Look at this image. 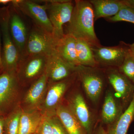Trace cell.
I'll list each match as a JSON object with an SVG mask.
<instances>
[{
  "label": "cell",
  "mask_w": 134,
  "mask_h": 134,
  "mask_svg": "<svg viewBox=\"0 0 134 134\" xmlns=\"http://www.w3.org/2000/svg\"><path fill=\"white\" fill-rule=\"evenodd\" d=\"M33 134H37V133H34Z\"/></svg>",
  "instance_id": "34"
},
{
  "label": "cell",
  "mask_w": 134,
  "mask_h": 134,
  "mask_svg": "<svg viewBox=\"0 0 134 134\" xmlns=\"http://www.w3.org/2000/svg\"><path fill=\"white\" fill-rule=\"evenodd\" d=\"M58 41L52 34L34 24L29 32L26 47L22 56L41 55L49 57L56 53Z\"/></svg>",
  "instance_id": "3"
},
{
  "label": "cell",
  "mask_w": 134,
  "mask_h": 134,
  "mask_svg": "<svg viewBox=\"0 0 134 134\" xmlns=\"http://www.w3.org/2000/svg\"><path fill=\"white\" fill-rule=\"evenodd\" d=\"M9 5L0 8L3 71L16 72L21 56L14 44L9 30Z\"/></svg>",
  "instance_id": "2"
},
{
  "label": "cell",
  "mask_w": 134,
  "mask_h": 134,
  "mask_svg": "<svg viewBox=\"0 0 134 134\" xmlns=\"http://www.w3.org/2000/svg\"><path fill=\"white\" fill-rule=\"evenodd\" d=\"M48 57L41 55L21 56L16 70L19 83L34 82L37 80L45 72Z\"/></svg>",
  "instance_id": "7"
},
{
  "label": "cell",
  "mask_w": 134,
  "mask_h": 134,
  "mask_svg": "<svg viewBox=\"0 0 134 134\" xmlns=\"http://www.w3.org/2000/svg\"><path fill=\"white\" fill-rule=\"evenodd\" d=\"M123 108L120 101L117 100L111 92H108L106 94L102 108L103 122L107 124H112L122 114Z\"/></svg>",
  "instance_id": "19"
},
{
  "label": "cell",
  "mask_w": 134,
  "mask_h": 134,
  "mask_svg": "<svg viewBox=\"0 0 134 134\" xmlns=\"http://www.w3.org/2000/svg\"><path fill=\"white\" fill-rule=\"evenodd\" d=\"M72 17L66 26V33L85 41L92 48L101 45L94 30L93 7L89 1L75 0Z\"/></svg>",
  "instance_id": "1"
},
{
  "label": "cell",
  "mask_w": 134,
  "mask_h": 134,
  "mask_svg": "<svg viewBox=\"0 0 134 134\" xmlns=\"http://www.w3.org/2000/svg\"><path fill=\"white\" fill-rule=\"evenodd\" d=\"M55 115L69 134H87L68 106L60 105L55 111Z\"/></svg>",
  "instance_id": "18"
},
{
  "label": "cell",
  "mask_w": 134,
  "mask_h": 134,
  "mask_svg": "<svg viewBox=\"0 0 134 134\" xmlns=\"http://www.w3.org/2000/svg\"><path fill=\"white\" fill-rule=\"evenodd\" d=\"M130 48V44L123 41L115 46L105 47L101 45L98 47H91L98 67H105L107 69L120 67Z\"/></svg>",
  "instance_id": "8"
},
{
  "label": "cell",
  "mask_w": 134,
  "mask_h": 134,
  "mask_svg": "<svg viewBox=\"0 0 134 134\" xmlns=\"http://www.w3.org/2000/svg\"><path fill=\"white\" fill-rule=\"evenodd\" d=\"M105 74L107 80L117 93L122 106L127 108L134 96V84L117 68L107 69Z\"/></svg>",
  "instance_id": "10"
},
{
  "label": "cell",
  "mask_w": 134,
  "mask_h": 134,
  "mask_svg": "<svg viewBox=\"0 0 134 134\" xmlns=\"http://www.w3.org/2000/svg\"><path fill=\"white\" fill-rule=\"evenodd\" d=\"M43 2L47 5L48 17L53 29V35L59 40L65 36L63 26L71 19L74 3L69 0L45 1Z\"/></svg>",
  "instance_id": "5"
},
{
  "label": "cell",
  "mask_w": 134,
  "mask_h": 134,
  "mask_svg": "<svg viewBox=\"0 0 134 134\" xmlns=\"http://www.w3.org/2000/svg\"><path fill=\"white\" fill-rule=\"evenodd\" d=\"M118 69L134 84V53L131 47Z\"/></svg>",
  "instance_id": "24"
},
{
  "label": "cell",
  "mask_w": 134,
  "mask_h": 134,
  "mask_svg": "<svg viewBox=\"0 0 134 134\" xmlns=\"http://www.w3.org/2000/svg\"><path fill=\"white\" fill-rule=\"evenodd\" d=\"M5 116L0 113V134H4Z\"/></svg>",
  "instance_id": "28"
},
{
  "label": "cell",
  "mask_w": 134,
  "mask_h": 134,
  "mask_svg": "<svg viewBox=\"0 0 134 134\" xmlns=\"http://www.w3.org/2000/svg\"><path fill=\"white\" fill-rule=\"evenodd\" d=\"M76 47L79 65L92 68L98 67L91 47L88 43L81 40L76 39Z\"/></svg>",
  "instance_id": "22"
},
{
  "label": "cell",
  "mask_w": 134,
  "mask_h": 134,
  "mask_svg": "<svg viewBox=\"0 0 134 134\" xmlns=\"http://www.w3.org/2000/svg\"><path fill=\"white\" fill-rule=\"evenodd\" d=\"M36 133L37 134H52V129L49 116L44 115Z\"/></svg>",
  "instance_id": "27"
},
{
  "label": "cell",
  "mask_w": 134,
  "mask_h": 134,
  "mask_svg": "<svg viewBox=\"0 0 134 134\" xmlns=\"http://www.w3.org/2000/svg\"><path fill=\"white\" fill-rule=\"evenodd\" d=\"M44 114L40 110L23 109L19 122L18 134H33L43 119Z\"/></svg>",
  "instance_id": "20"
},
{
  "label": "cell",
  "mask_w": 134,
  "mask_h": 134,
  "mask_svg": "<svg viewBox=\"0 0 134 134\" xmlns=\"http://www.w3.org/2000/svg\"><path fill=\"white\" fill-rule=\"evenodd\" d=\"M68 107L87 134H93V122L91 113L81 94L77 93L70 99Z\"/></svg>",
  "instance_id": "15"
},
{
  "label": "cell",
  "mask_w": 134,
  "mask_h": 134,
  "mask_svg": "<svg viewBox=\"0 0 134 134\" xmlns=\"http://www.w3.org/2000/svg\"><path fill=\"white\" fill-rule=\"evenodd\" d=\"M12 0H0V4L3 5H9Z\"/></svg>",
  "instance_id": "32"
},
{
  "label": "cell",
  "mask_w": 134,
  "mask_h": 134,
  "mask_svg": "<svg viewBox=\"0 0 134 134\" xmlns=\"http://www.w3.org/2000/svg\"><path fill=\"white\" fill-rule=\"evenodd\" d=\"M134 120V96L125 111L115 122L110 125L107 134H127L130 126Z\"/></svg>",
  "instance_id": "21"
},
{
  "label": "cell",
  "mask_w": 134,
  "mask_h": 134,
  "mask_svg": "<svg viewBox=\"0 0 134 134\" xmlns=\"http://www.w3.org/2000/svg\"><path fill=\"white\" fill-rule=\"evenodd\" d=\"M11 3L9 5L10 31L14 44L21 57L24 53L29 32L19 14L20 12Z\"/></svg>",
  "instance_id": "12"
},
{
  "label": "cell",
  "mask_w": 134,
  "mask_h": 134,
  "mask_svg": "<svg viewBox=\"0 0 134 134\" xmlns=\"http://www.w3.org/2000/svg\"><path fill=\"white\" fill-rule=\"evenodd\" d=\"M76 70L86 95L92 101L97 102L104 84L103 72L98 67L92 68L81 65L77 66Z\"/></svg>",
  "instance_id": "6"
},
{
  "label": "cell",
  "mask_w": 134,
  "mask_h": 134,
  "mask_svg": "<svg viewBox=\"0 0 134 134\" xmlns=\"http://www.w3.org/2000/svg\"><path fill=\"white\" fill-rule=\"evenodd\" d=\"M130 47H131V49H132L134 53V43L132 44H130Z\"/></svg>",
  "instance_id": "33"
},
{
  "label": "cell",
  "mask_w": 134,
  "mask_h": 134,
  "mask_svg": "<svg viewBox=\"0 0 134 134\" xmlns=\"http://www.w3.org/2000/svg\"><path fill=\"white\" fill-rule=\"evenodd\" d=\"M105 19L108 21L113 23L124 21L134 24V9L125 5L117 14Z\"/></svg>",
  "instance_id": "25"
},
{
  "label": "cell",
  "mask_w": 134,
  "mask_h": 134,
  "mask_svg": "<svg viewBox=\"0 0 134 134\" xmlns=\"http://www.w3.org/2000/svg\"><path fill=\"white\" fill-rule=\"evenodd\" d=\"M93 134H107V130L101 126L99 127Z\"/></svg>",
  "instance_id": "30"
},
{
  "label": "cell",
  "mask_w": 134,
  "mask_h": 134,
  "mask_svg": "<svg viewBox=\"0 0 134 134\" xmlns=\"http://www.w3.org/2000/svg\"><path fill=\"white\" fill-rule=\"evenodd\" d=\"M19 85L16 72L0 74V113L5 117L19 104Z\"/></svg>",
  "instance_id": "4"
},
{
  "label": "cell",
  "mask_w": 134,
  "mask_h": 134,
  "mask_svg": "<svg viewBox=\"0 0 134 134\" xmlns=\"http://www.w3.org/2000/svg\"><path fill=\"white\" fill-rule=\"evenodd\" d=\"M11 3L19 12L30 17L34 25L53 34V29L47 12L46 3L40 5L29 0H12Z\"/></svg>",
  "instance_id": "9"
},
{
  "label": "cell",
  "mask_w": 134,
  "mask_h": 134,
  "mask_svg": "<svg viewBox=\"0 0 134 134\" xmlns=\"http://www.w3.org/2000/svg\"><path fill=\"white\" fill-rule=\"evenodd\" d=\"M89 1L93 7L95 21L115 15L125 5L122 0H90Z\"/></svg>",
  "instance_id": "17"
},
{
  "label": "cell",
  "mask_w": 134,
  "mask_h": 134,
  "mask_svg": "<svg viewBox=\"0 0 134 134\" xmlns=\"http://www.w3.org/2000/svg\"><path fill=\"white\" fill-rule=\"evenodd\" d=\"M48 85V77L45 70L43 75L32 83L25 96L24 103L26 107L25 110L40 111Z\"/></svg>",
  "instance_id": "14"
},
{
  "label": "cell",
  "mask_w": 134,
  "mask_h": 134,
  "mask_svg": "<svg viewBox=\"0 0 134 134\" xmlns=\"http://www.w3.org/2000/svg\"><path fill=\"white\" fill-rule=\"evenodd\" d=\"M125 5L134 9V0H122Z\"/></svg>",
  "instance_id": "31"
},
{
  "label": "cell",
  "mask_w": 134,
  "mask_h": 134,
  "mask_svg": "<svg viewBox=\"0 0 134 134\" xmlns=\"http://www.w3.org/2000/svg\"><path fill=\"white\" fill-rule=\"evenodd\" d=\"M23 110L19 104L5 116L4 134H18L20 117Z\"/></svg>",
  "instance_id": "23"
},
{
  "label": "cell",
  "mask_w": 134,
  "mask_h": 134,
  "mask_svg": "<svg viewBox=\"0 0 134 134\" xmlns=\"http://www.w3.org/2000/svg\"><path fill=\"white\" fill-rule=\"evenodd\" d=\"M3 71L2 56V44L1 34L0 30V74Z\"/></svg>",
  "instance_id": "29"
},
{
  "label": "cell",
  "mask_w": 134,
  "mask_h": 134,
  "mask_svg": "<svg viewBox=\"0 0 134 134\" xmlns=\"http://www.w3.org/2000/svg\"><path fill=\"white\" fill-rule=\"evenodd\" d=\"M56 53L62 59L75 67L79 66L77 60L76 39L72 36L65 34L58 40Z\"/></svg>",
  "instance_id": "16"
},
{
  "label": "cell",
  "mask_w": 134,
  "mask_h": 134,
  "mask_svg": "<svg viewBox=\"0 0 134 134\" xmlns=\"http://www.w3.org/2000/svg\"><path fill=\"white\" fill-rule=\"evenodd\" d=\"M52 134H69L59 119L56 115L49 116Z\"/></svg>",
  "instance_id": "26"
},
{
  "label": "cell",
  "mask_w": 134,
  "mask_h": 134,
  "mask_svg": "<svg viewBox=\"0 0 134 134\" xmlns=\"http://www.w3.org/2000/svg\"><path fill=\"white\" fill-rule=\"evenodd\" d=\"M76 67L62 59L56 53L48 57L45 69L48 83L60 81L69 78L76 72Z\"/></svg>",
  "instance_id": "13"
},
{
  "label": "cell",
  "mask_w": 134,
  "mask_h": 134,
  "mask_svg": "<svg viewBox=\"0 0 134 134\" xmlns=\"http://www.w3.org/2000/svg\"><path fill=\"white\" fill-rule=\"evenodd\" d=\"M76 72L69 78L56 82L49 83L48 90L40 108L44 115L50 116L55 115V111L60 105V102L66 90L72 82Z\"/></svg>",
  "instance_id": "11"
}]
</instances>
